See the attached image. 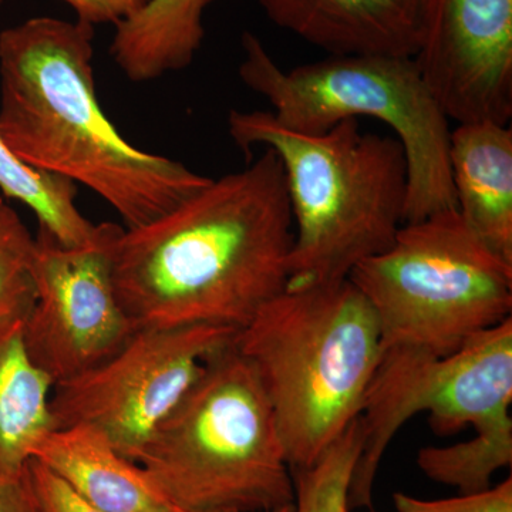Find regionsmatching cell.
Masks as SVG:
<instances>
[{"instance_id": "8", "label": "cell", "mask_w": 512, "mask_h": 512, "mask_svg": "<svg viewBox=\"0 0 512 512\" xmlns=\"http://www.w3.org/2000/svg\"><path fill=\"white\" fill-rule=\"evenodd\" d=\"M512 318L477 333L456 352L393 348L382 352L360 413L363 447L349 488V508L372 507L373 485L397 431L430 414L440 434L512 423Z\"/></svg>"}, {"instance_id": "20", "label": "cell", "mask_w": 512, "mask_h": 512, "mask_svg": "<svg viewBox=\"0 0 512 512\" xmlns=\"http://www.w3.org/2000/svg\"><path fill=\"white\" fill-rule=\"evenodd\" d=\"M35 244L18 212L0 197V336L22 328L35 305Z\"/></svg>"}, {"instance_id": "16", "label": "cell", "mask_w": 512, "mask_h": 512, "mask_svg": "<svg viewBox=\"0 0 512 512\" xmlns=\"http://www.w3.org/2000/svg\"><path fill=\"white\" fill-rule=\"evenodd\" d=\"M22 328L0 336V474L25 476L33 451L53 427V384L33 365Z\"/></svg>"}, {"instance_id": "9", "label": "cell", "mask_w": 512, "mask_h": 512, "mask_svg": "<svg viewBox=\"0 0 512 512\" xmlns=\"http://www.w3.org/2000/svg\"><path fill=\"white\" fill-rule=\"evenodd\" d=\"M237 333L211 325L138 328L109 359L53 387V427H92L138 463L208 360L229 348Z\"/></svg>"}, {"instance_id": "21", "label": "cell", "mask_w": 512, "mask_h": 512, "mask_svg": "<svg viewBox=\"0 0 512 512\" xmlns=\"http://www.w3.org/2000/svg\"><path fill=\"white\" fill-rule=\"evenodd\" d=\"M393 503L399 512H512V478L494 488L443 500H421L396 493Z\"/></svg>"}, {"instance_id": "19", "label": "cell", "mask_w": 512, "mask_h": 512, "mask_svg": "<svg viewBox=\"0 0 512 512\" xmlns=\"http://www.w3.org/2000/svg\"><path fill=\"white\" fill-rule=\"evenodd\" d=\"M362 447L359 416L315 463L292 470L293 512H350V481Z\"/></svg>"}, {"instance_id": "23", "label": "cell", "mask_w": 512, "mask_h": 512, "mask_svg": "<svg viewBox=\"0 0 512 512\" xmlns=\"http://www.w3.org/2000/svg\"><path fill=\"white\" fill-rule=\"evenodd\" d=\"M5 0H0V3ZM76 13V19L90 26L113 25L136 15L148 0H63Z\"/></svg>"}, {"instance_id": "25", "label": "cell", "mask_w": 512, "mask_h": 512, "mask_svg": "<svg viewBox=\"0 0 512 512\" xmlns=\"http://www.w3.org/2000/svg\"><path fill=\"white\" fill-rule=\"evenodd\" d=\"M268 512H293V504L284 505V507L276 508V510Z\"/></svg>"}, {"instance_id": "24", "label": "cell", "mask_w": 512, "mask_h": 512, "mask_svg": "<svg viewBox=\"0 0 512 512\" xmlns=\"http://www.w3.org/2000/svg\"><path fill=\"white\" fill-rule=\"evenodd\" d=\"M0 512H39L28 471L20 477L0 474Z\"/></svg>"}, {"instance_id": "11", "label": "cell", "mask_w": 512, "mask_h": 512, "mask_svg": "<svg viewBox=\"0 0 512 512\" xmlns=\"http://www.w3.org/2000/svg\"><path fill=\"white\" fill-rule=\"evenodd\" d=\"M413 60L448 120L510 124L512 0H421Z\"/></svg>"}, {"instance_id": "12", "label": "cell", "mask_w": 512, "mask_h": 512, "mask_svg": "<svg viewBox=\"0 0 512 512\" xmlns=\"http://www.w3.org/2000/svg\"><path fill=\"white\" fill-rule=\"evenodd\" d=\"M266 16L330 56L413 57L421 0H258Z\"/></svg>"}, {"instance_id": "2", "label": "cell", "mask_w": 512, "mask_h": 512, "mask_svg": "<svg viewBox=\"0 0 512 512\" xmlns=\"http://www.w3.org/2000/svg\"><path fill=\"white\" fill-rule=\"evenodd\" d=\"M93 39V26L50 16L0 32V138L23 163L84 185L136 228L211 178L120 134L97 97Z\"/></svg>"}, {"instance_id": "3", "label": "cell", "mask_w": 512, "mask_h": 512, "mask_svg": "<svg viewBox=\"0 0 512 512\" xmlns=\"http://www.w3.org/2000/svg\"><path fill=\"white\" fill-rule=\"evenodd\" d=\"M228 131L242 150L271 148L284 168L295 231L288 286L348 279L357 264L392 247L409 192L397 138L367 133L357 119L298 133L262 110H232Z\"/></svg>"}, {"instance_id": "1", "label": "cell", "mask_w": 512, "mask_h": 512, "mask_svg": "<svg viewBox=\"0 0 512 512\" xmlns=\"http://www.w3.org/2000/svg\"><path fill=\"white\" fill-rule=\"evenodd\" d=\"M293 237L284 168L265 148L156 220L124 228L114 249L117 296L137 328L239 332L288 288Z\"/></svg>"}, {"instance_id": "13", "label": "cell", "mask_w": 512, "mask_h": 512, "mask_svg": "<svg viewBox=\"0 0 512 512\" xmlns=\"http://www.w3.org/2000/svg\"><path fill=\"white\" fill-rule=\"evenodd\" d=\"M32 458L101 511L184 512L161 493L140 464L120 454L92 427L77 424L49 431Z\"/></svg>"}, {"instance_id": "6", "label": "cell", "mask_w": 512, "mask_h": 512, "mask_svg": "<svg viewBox=\"0 0 512 512\" xmlns=\"http://www.w3.org/2000/svg\"><path fill=\"white\" fill-rule=\"evenodd\" d=\"M242 50L239 77L269 101L281 126L319 134L340 121L369 117L392 128L407 160L404 224L457 210L448 160L450 120L413 57L330 56L286 72L254 33L242 35Z\"/></svg>"}, {"instance_id": "18", "label": "cell", "mask_w": 512, "mask_h": 512, "mask_svg": "<svg viewBox=\"0 0 512 512\" xmlns=\"http://www.w3.org/2000/svg\"><path fill=\"white\" fill-rule=\"evenodd\" d=\"M417 466L434 483L457 488L460 494L491 487V478L512 463V423L476 431L473 439L446 447H424Z\"/></svg>"}, {"instance_id": "17", "label": "cell", "mask_w": 512, "mask_h": 512, "mask_svg": "<svg viewBox=\"0 0 512 512\" xmlns=\"http://www.w3.org/2000/svg\"><path fill=\"white\" fill-rule=\"evenodd\" d=\"M0 191L8 200L28 207L39 229L64 245H82L96 234L76 205L77 185L66 178L43 173L22 160L0 138Z\"/></svg>"}, {"instance_id": "7", "label": "cell", "mask_w": 512, "mask_h": 512, "mask_svg": "<svg viewBox=\"0 0 512 512\" xmlns=\"http://www.w3.org/2000/svg\"><path fill=\"white\" fill-rule=\"evenodd\" d=\"M349 279L375 312L383 350L448 355L511 318L512 262L457 210L403 224L392 247L357 264Z\"/></svg>"}, {"instance_id": "4", "label": "cell", "mask_w": 512, "mask_h": 512, "mask_svg": "<svg viewBox=\"0 0 512 512\" xmlns=\"http://www.w3.org/2000/svg\"><path fill=\"white\" fill-rule=\"evenodd\" d=\"M234 346L261 382L291 471L315 463L359 419L383 352L375 312L349 278L288 286Z\"/></svg>"}, {"instance_id": "10", "label": "cell", "mask_w": 512, "mask_h": 512, "mask_svg": "<svg viewBox=\"0 0 512 512\" xmlns=\"http://www.w3.org/2000/svg\"><path fill=\"white\" fill-rule=\"evenodd\" d=\"M123 229L101 222L82 245L37 232L36 299L22 339L33 365L55 386L109 359L138 329L114 286V249Z\"/></svg>"}, {"instance_id": "5", "label": "cell", "mask_w": 512, "mask_h": 512, "mask_svg": "<svg viewBox=\"0 0 512 512\" xmlns=\"http://www.w3.org/2000/svg\"><path fill=\"white\" fill-rule=\"evenodd\" d=\"M138 464L184 512H268L295 500L271 404L234 343L208 360Z\"/></svg>"}, {"instance_id": "14", "label": "cell", "mask_w": 512, "mask_h": 512, "mask_svg": "<svg viewBox=\"0 0 512 512\" xmlns=\"http://www.w3.org/2000/svg\"><path fill=\"white\" fill-rule=\"evenodd\" d=\"M448 160L458 214L488 248L512 262L510 124H457Z\"/></svg>"}, {"instance_id": "22", "label": "cell", "mask_w": 512, "mask_h": 512, "mask_svg": "<svg viewBox=\"0 0 512 512\" xmlns=\"http://www.w3.org/2000/svg\"><path fill=\"white\" fill-rule=\"evenodd\" d=\"M28 478L39 512H104L87 503L69 484L35 458L29 461Z\"/></svg>"}, {"instance_id": "15", "label": "cell", "mask_w": 512, "mask_h": 512, "mask_svg": "<svg viewBox=\"0 0 512 512\" xmlns=\"http://www.w3.org/2000/svg\"><path fill=\"white\" fill-rule=\"evenodd\" d=\"M217 0H148L116 26L110 53L134 83L187 69L204 40V13Z\"/></svg>"}]
</instances>
